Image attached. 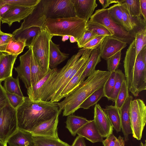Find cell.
<instances>
[{
    "label": "cell",
    "instance_id": "cell-30",
    "mask_svg": "<svg viewBox=\"0 0 146 146\" xmlns=\"http://www.w3.org/2000/svg\"><path fill=\"white\" fill-rule=\"evenodd\" d=\"M103 110L106 113L113 128L117 132L121 131L119 109L115 106H107Z\"/></svg>",
    "mask_w": 146,
    "mask_h": 146
},
{
    "label": "cell",
    "instance_id": "cell-57",
    "mask_svg": "<svg viewBox=\"0 0 146 146\" xmlns=\"http://www.w3.org/2000/svg\"><path fill=\"white\" fill-rule=\"evenodd\" d=\"M0 146H7V143L3 142L0 140Z\"/></svg>",
    "mask_w": 146,
    "mask_h": 146
},
{
    "label": "cell",
    "instance_id": "cell-22",
    "mask_svg": "<svg viewBox=\"0 0 146 146\" xmlns=\"http://www.w3.org/2000/svg\"><path fill=\"white\" fill-rule=\"evenodd\" d=\"M0 82L12 76L14 65L17 56L0 52Z\"/></svg>",
    "mask_w": 146,
    "mask_h": 146
},
{
    "label": "cell",
    "instance_id": "cell-9",
    "mask_svg": "<svg viewBox=\"0 0 146 146\" xmlns=\"http://www.w3.org/2000/svg\"><path fill=\"white\" fill-rule=\"evenodd\" d=\"M129 115L133 137L139 140L146 122V106L143 100L137 99L131 101Z\"/></svg>",
    "mask_w": 146,
    "mask_h": 146
},
{
    "label": "cell",
    "instance_id": "cell-28",
    "mask_svg": "<svg viewBox=\"0 0 146 146\" xmlns=\"http://www.w3.org/2000/svg\"><path fill=\"white\" fill-rule=\"evenodd\" d=\"M41 30V28L39 27H32L12 35L16 40L25 42L26 46L29 48L31 47L33 39L40 33Z\"/></svg>",
    "mask_w": 146,
    "mask_h": 146
},
{
    "label": "cell",
    "instance_id": "cell-55",
    "mask_svg": "<svg viewBox=\"0 0 146 146\" xmlns=\"http://www.w3.org/2000/svg\"><path fill=\"white\" fill-rule=\"evenodd\" d=\"M70 42L71 43H74L77 42V41L75 38L73 36H70L69 38Z\"/></svg>",
    "mask_w": 146,
    "mask_h": 146
},
{
    "label": "cell",
    "instance_id": "cell-42",
    "mask_svg": "<svg viewBox=\"0 0 146 146\" xmlns=\"http://www.w3.org/2000/svg\"><path fill=\"white\" fill-rule=\"evenodd\" d=\"M115 72H111L110 76L104 86V97L110 100L113 91L115 81Z\"/></svg>",
    "mask_w": 146,
    "mask_h": 146
},
{
    "label": "cell",
    "instance_id": "cell-45",
    "mask_svg": "<svg viewBox=\"0 0 146 146\" xmlns=\"http://www.w3.org/2000/svg\"><path fill=\"white\" fill-rule=\"evenodd\" d=\"M106 36L98 35L84 45L82 48L86 50L93 49L99 47Z\"/></svg>",
    "mask_w": 146,
    "mask_h": 146
},
{
    "label": "cell",
    "instance_id": "cell-24",
    "mask_svg": "<svg viewBox=\"0 0 146 146\" xmlns=\"http://www.w3.org/2000/svg\"><path fill=\"white\" fill-rule=\"evenodd\" d=\"M69 55L61 52L59 45L53 42L52 39L50 40L49 58L50 69L56 68L58 65L68 58Z\"/></svg>",
    "mask_w": 146,
    "mask_h": 146
},
{
    "label": "cell",
    "instance_id": "cell-27",
    "mask_svg": "<svg viewBox=\"0 0 146 146\" xmlns=\"http://www.w3.org/2000/svg\"><path fill=\"white\" fill-rule=\"evenodd\" d=\"M88 60L89 59L84 63L65 86L56 99L55 102H57L63 98L65 97L78 86V81L86 66Z\"/></svg>",
    "mask_w": 146,
    "mask_h": 146
},
{
    "label": "cell",
    "instance_id": "cell-2",
    "mask_svg": "<svg viewBox=\"0 0 146 146\" xmlns=\"http://www.w3.org/2000/svg\"><path fill=\"white\" fill-rule=\"evenodd\" d=\"M111 72L99 70H95L66 96L58 105L63 116L72 114L79 108L81 104L95 91L103 87Z\"/></svg>",
    "mask_w": 146,
    "mask_h": 146
},
{
    "label": "cell",
    "instance_id": "cell-59",
    "mask_svg": "<svg viewBox=\"0 0 146 146\" xmlns=\"http://www.w3.org/2000/svg\"><path fill=\"white\" fill-rule=\"evenodd\" d=\"M1 21V18H0V33H3V32L1 31V27H0Z\"/></svg>",
    "mask_w": 146,
    "mask_h": 146
},
{
    "label": "cell",
    "instance_id": "cell-12",
    "mask_svg": "<svg viewBox=\"0 0 146 146\" xmlns=\"http://www.w3.org/2000/svg\"><path fill=\"white\" fill-rule=\"evenodd\" d=\"M59 71L57 68L50 69L39 81L27 89L28 97L31 100H40L42 94L50 86Z\"/></svg>",
    "mask_w": 146,
    "mask_h": 146
},
{
    "label": "cell",
    "instance_id": "cell-16",
    "mask_svg": "<svg viewBox=\"0 0 146 146\" xmlns=\"http://www.w3.org/2000/svg\"><path fill=\"white\" fill-rule=\"evenodd\" d=\"M94 120L100 135L106 138L112 133L113 128L108 116L99 104H95Z\"/></svg>",
    "mask_w": 146,
    "mask_h": 146
},
{
    "label": "cell",
    "instance_id": "cell-4",
    "mask_svg": "<svg viewBox=\"0 0 146 146\" xmlns=\"http://www.w3.org/2000/svg\"><path fill=\"white\" fill-rule=\"evenodd\" d=\"M146 46V27L136 33L135 38L129 44L123 61L125 75L128 89L130 92L132 87L134 67L137 57Z\"/></svg>",
    "mask_w": 146,
    "mask_h": 146
},
{
    "label": "cell",
    "instance_id": "cell-39",
    "mask_svg": "<svg viewBox=\"0 0 146 146\" xmlns=\"http://www.w3.org/2000/svg\"><path fill=\"white\" fill-rule=\"evenodd\" d=\"M126 80L125 75L121 70L117 69L115 71V81L113 92L111 96L110 100L115 102L118 94L120 90L122 83Z\"/></svg>",
    "mask_w": 146,
    "mask_h": 146
},
{
    "label": "cell",
    "instance_id": "cell-44",
    "mask_svg": "<svg viewBox=\"0 0 146 146\" xmlns=\"http://www.w3.org/2000/svg\"><path fill=\"white\" fill-rule=\"evenodd\" d=\"M6 92L10 104L16 110L24 102L25 96L22 97L16 94Z\"/></svg>",
    "mask_w": 146,
    "mask_h": 146
},
{
    "label": "cell",
    "instance_id": "cell-32",
    "mask_svg": "<svg viewBox=\"0 0 146 146\" xmlns=\"http://www.w3.org/2000/svg\"><path fill=\"white\" fill-rule=\"evenodd\" d=\"M31 86H33L41 80L45 75L42 72L34 55L32 50L31 60Z\"/></svg>",
    "mask_w": 146,
    "mask_h": 146
},
{
    "label": "cell",
    "instance_id": "cell-36",
    "mask_svg": "<svg viewBox=\"0 0 146 146\" xmlns=\"http://www.w3.org/2000/svg\"><path fill=\"white\" fill-rule=\"evenodd\" d=\"M26 46L25 42L16 40L12 36L9 42L5 52L18 56L23 52Z\"/></svg>",
    "mask_w": 146,
    "mask_h": 146
},
{
    "label": "cell",
    "instance_id": "cell-33",
    "mask_svg": "<svg viewBox=\"0 0 146 146\" xmlns=\"http://www.w3.org/2000/svg\"><path fill=\"white\" fill-rule=\"evenodd\" d=\"M4 88L6 92L15 94L22 97L24 96L21 89L18 76L16 78L12 76L4 80Z\"/></svg>",
    "mask_w": 146,
    "mask_h": 146
},
{
    "label": "cell",
    "instance_id": "cell-8",
    "mask_svg": "<svg viewBox=\"0 0 146 146\" xmlns=\"http://www.w3.org/2000/svg\"><path fill=\"white\" fill-rule=\"evenodd\" d=\"M41 1L47 19L76 16L71 0H41Z\"/></svg>",
    "mask_w": 146,
    "mask_h": 146
},
{
    "label": "cell",
    "instance_id": "cell-10",
    "mask_svg": "<svg viewBox=\"0 0 146 146\" xmlns=\"http://www.w3.org/2000/svg\"><path fill=\"white\" fill-rule=\"evenodd\" d=\"M146 89V46L138 54L135 63L130 91L135 96Z\"/></svg>",
    "mask_w": 146,
    "mask_h": 146
},
{
    "label": "cell",
    "instance_id": "cell-38",
    "mask_svg": "<svg viewBox=\"0 0 146 146\" xmlns=\"http://www.w3.org/2000/svg\"><path fill=\"white\" fill-rule=\"evenodd\" d=\"M109 16L116 23L123 27V14L120 4H114L107 9Z\"/></svg>",
    "mask_w": 146,
    "mask_h": 146
},
{
    "label": "cell",
    "instance_id": "cell-46",
    "mask_svg": "<svg viewBox=\"0 0 146 146\" xmlns=\"http://www.w3.org/2000/svg\"><path fill=\"white\" fill-rule=\"evenodd\" d=\"M97 36L92 32L86 30L81 39L77 42L78 48H82L84 45Z\"/></svg>",
    "mask_w": 146,
    "mask_h": 146
},
{
    "label": "cell",
    "instance_id": "cell-18",
    "mask_svg": "<svg viewBox=\"0 0 146 146\" xmlns=\"http://www.w3.org/2000/svg\"><path fill=\"white\" fill-rule=\"evenodd\" d=\"M15 6L6 13L1 18L2 23L10 27L15 22L20 23L30 14L35 7Z\"/></svg>",
    "mask_w": 146,
    "mask_h": 146
},
{
    "label": "cell",
    "instance_id": "cell-19",
    "mask_svg": "<svg viewBox=\"0 0 146 146\" xmlns=\"http://www.w3.org/2000/svg\"><path fill=\"white\" fill-rule=\"evenodd\" d=\"M120 4L122 12L123 26L127 31L135 36L137 32L146 27V22L142 15L139 17L131 16L127 9Z\"/></svg>",
    "mask_w": 146,
    "mask_h": 146
},
{
    "label": "cell",
    "instance_id": "cell-34",
    "mask_svg": "<svg viewBox=\"0 0 146 146\" xmlns=\"http://www.w3.org/2000/svg\"><path fill=\"white\" fill-rule=\"evenodd\" d=\"M118 3L125 8L131 16L139 17L141 16L139 0H119Z\"/></svg>",
    "mask_w": 146,
    "mask_h": 146
},
{
    "label": "cell",
    "instance_id": "cell-47",
    "mask_svg": "<svg viewBox=\"0 0 146 146\" xmlns=\"http://www.w3.org/2000/svg\"><path fill=\"white\" fill-rule=\"evenodd\" d=\"M12 34L3 32L0 33V53L5 52L9 42L12 37Z\"/></svg>",
    "mask_w": 146,
    "mask_h": 146
},
{
    "label": "cell",
    "instance_id": "cell-1",
    "mask_svg": "<svg viewBox=\"0 0 146 146\" xmlns=\"http://www.w3.org/2000/svg\"><path fill=\"white\" fill-rule=\"evenodd\" d=\"M16 110L18 129L29 132L62 111L58 102L33 101L28 97H24V102Z\"/></svg>",
    "mask_w": 146,
    "mask_h": 146
},
{
    "label": "cell",
    "instance_id": "cell-25",
    "mask_svg": "<svg viewBox=\"0 0 146 146\" xmlns=\"http://www.w3.org/2000/svg\"><path fill=\"white\" fill-rule=\"evenodd\" d=\"M9 146H31L33 144V136L29 132L18 129L8 139Z\"/></svg>",
    "mask_w": 146,
    "mask_h": 146
},
{
    "label": "cell",
    "instance_id": "cell-43",
    "mask_svg": "<svg viewBox=\"0 0 146 146\" xmlns=\"http://www.w3.org/2000/svg\"><path fill=\"white\" fill-rule=\"evenodd\" d=\"M120 51L107 60V69L110 72H115L117 69L121 59Z\"/></svg>",
    "mask_w": 146,
    "mask_h": 146
},
{
    "label": "cell",
    "instance_id": "cell-7",
    "mask_svg": "<svg viewBox=\"0 0 146 146\" xmlns=\"http://www.w3.org/2000/svg\"><path fill=\"white\" fill-rule=\"evenodd\" d=\"M90 18L89 21L97 23L106 27L111 32L113 37L129 44L135 38V36L127 31L123 27L112 20L109 16L107 9L96 10Z\"/></svg>",
    "mask_w": 146,
    "mask_h": 146
},
{
    "label": "cell",
    "instance_id": "cell-29",
    "mask_svg": "<svg viewBox=\"0 0 146 146\" xmlns=\"http://www.w3.org/2000/svg\"><path fill=\"white\" fill-rule=\"evenodd\" d=\"M67 116L66 127L73 136L79 129L89 121L84 117L73 114Z\"/></svg>",
    "mask_w": 146,
    "mask_h": 146
},
{
    "label": "cell",
    "instance_id": "cell-48",
    "mask_svg": "<svg viewBox=\"0 0 146 146\" xmlns=\"http://www.w3.org/2000/svg\"><path fill=\"white\" fill-rule=\"evenodd\" d=\"M9 103L6 91L0 82V110Z\"/></svg>",
    "mask_w": 146,
    "mask_h": 146
},
{
    "label": "cell",
    "instance_id": "cell-31",
    "mask_svg": "<svg viewBox=\"0 0 146 146\" xmlns=\"http://www.w3.org/2000/svg\"><path fill=\"white\" fill-rule=\"evenodd\" d=\"M33 144L36 146H71L58 138L33 136Z\"/></svg>",
    "mask_w": 146,
    "mask_h": 146
},
{
    "label": "cell",
    "instance_id": "cell-14",
    "mask_svg": "<svg viewBox=\"0 0 146 146\" xmlns=\"http://www.w3.org/2000/svg\"><path fill=\"white\" fill-rule=\"evenodd\" d=\"M60 114L42 122L29 132L33 136L58 138L57 126Z\"/></svg>",
    "mask_w": 146,
    "mask_h": 146
},
{
    "label": "cell",
    "instance_id": "cell-50",
    "mask_svg": "<svg viewBox=\"0 0 146 146\" xmlns=\"http://www.w3.org/2000/svg\"><path fill=\"white\" fill-rule=\"evenodd\" d=\"M16 6L9 4H4L0 7V18H1L6 13Z\"/></svg>",
    "mask_w": 146,
    "mask_h": 146
},
{
    "label": "cell",
    "instance_id": "cell-11",
    "mask_svg": "<svg viewBox=\"0 0 146 146\" xmlns=\"http://www.w3.org/2000/svg\"><path fill=\"white\" fill-rule=\"evenodd\" d=\"M18 129L16 110L8 104L0 110V140L7 143L9 138Z\"/></svg>",
    "mask_w": 146,
    "mask_h": 146
},
{
    "label": "cell",
    "instance_id": "cell-3",
    "mask_svg": "<svg viewBox=\"0 0 146 146\" xmlns=\"http://www.w3.org/2000/svg\"><path fill=\"white\" fill-rule=\"evenodd\" d=\"M87 22L76 16L56 19H47L45 28L53 36L68 35L74 37L78 42L86 30Z\"/></svg>",
    "mask_w": 146,
    "mask_h": 146
},
{
    "label": "cell",
    "instance_id": "cell-61",
    "mask_svg": "<svg viewBox=\"0 0 146 146\" xmlns=\"http://www.w3.org/2000/svg\"></svg>",
    "mask_w": 146,
    "mask_h": 146
},
{
    "label": "cell",
    "instance_id": "cell-56",
    "mask_svg": "<svg viewBox=\"0 0 146 146\" xmlns=\"http://www.w3.org/2000/svg\"><path fill=\"white\" fill-rule=\"evenodd\" d=\"M69 38V36L68 35L64 36H62V40L63 42H65Z\"/></svg>",
    "mask_w": 146,
    "mask_h": 146
},
{
    "label": "cell",
    "instance_id": "cell-49",
    "mask_svg": "<svg viewBox=\"0 0 146 146\" xmlns=\"http://www.w3.org/2000/svg\"><path fill=\"white\" fill-rule=\"evenodd\" d=\"M117 140L116 137L111 133L107 136L102 142L104 146H115Z\"/></svg>",
    "mask_w": 146,
    "mask_h": 146
},
{
    "label": "cell",
    "instance_id": "cell-17",
    "mask_svg": "<svg viewBox=\"0 0 146 146\" xmlns=\"http://www.w3.org/2000/svg\"><path fill=\"white\" fill-rule=\"evenodd\" d=\"M32 54L31 47L19 57L20 64L15 68L18 76L24 83L27 89L31 86V60Z\"/></svg>",
    "mask_w": 146,
    "mask_h": 146
},
{
    "label": "cell",
    "instance_id": "cell-60",
    "mask_svg": "<svg viewBox=\"0 0 146 146\" xmlns=\"http://www.w3.org/2000/svg\"><path fill=\"white\" fill-rule=\"evenodd\" d=\"M31 146H35L34 145V144H33L32 145H31Z\"/></svg>",
    "mask_w": 146,
    "mask_h": 146
},
{
    "label": "cell",
    "instance_id": "cell-54",
    "mask_svg": "<svg viewBox=\"0 0 146 146\" xmlns=\"http://www.w3.org/2000/svg\"><path fill=\"white\" fill-rule=\"evenodd\" d=\"M125 143L123 138L119 135L117 138L115 146H124Z\"/></svg>",
    "mask_w": 146,
    "mask_h": 146
},
{
    "label": "cell",
    "instance_id": "cell-6",
    "mask_svg": "<svg viewBox=\"0 0 146 146\" xmlns=\"http://www.w3.org/2000/svg\"><path fill=\"white\" fill-rule=\"evenodd\" d=\"M52 37L45 28H42L31 45L34 55L44 75L50 69L49 63V43Z\"/></svg>",
    "mask_w": 146,
    "mask_h": 146
},
{
    "label": "cell",
    "instance_id": "cell-21",
    "mask_svg": "<svg viewBox=\"0 0 146 146\" xmlns=\"http://www.w3.org/2000/svg\"><path fill=\"white\" fill-rule=\"evenodd\" d=\"M133 97L129 96L119 109L121 129L124 136V140H129V135L132 134V130L129 115V107Z\"/></svg>",
    "mask_w": 146,
    "mask_h": 146
},
{
    "label": "cell",
    "instance_id": "cell-35",
    "mask_svg": "<svg viewBox=\"0 0 146 146\" xmlns=\"http://www.w3.org/2000/svg\"><path fill=\"white\" fill-rule=\"evenodd\" d=\"M103 87L95 91L88 97L80 105L79 108L88 109L97 104L102 97H104Z\"/></svg>",
    "mask_w": 146,
    "mask_h": 146
},
{
    "label": "cell",
    "instance_id": "cell-52",
    "mask_svg": "<svg viewBox=\"0 0 146 146\" xmlns=\"http://www.w3.org/2000/svg\"><path fill=\"white\" fill-rule=\"evenodd\" d=\"M141 14L146 22V0H139Z\"/></svg>",
    "mask_w": 146,
    "mask_h": 146
},
{
    "label": "cell",
    "instance_id": "cell-51",
    "mask_svg": "<svg viewBox=\"0 0 146 146\" xmlns=\"http://www.w3.org/2000/svg\"><path fill=\"white\" fill-rule=\"evenodd\" d=\"M71 146H86L84 138L78 135L75 139Z\"/></svg>",
    "mask_w": 146,
    "mask_h": 146
},
{
    "label": "cell",
    "instance_id": "cell-13",
    "mask_svg": "<svg viewBox=\"0 0 146 146\" xmlns=\"http://www.w3.org/2000/svg\"><path fill=\"white\" fill-rule=\"evenodd\" d=\"M47 19L43 11L41 0L35 7L32 12L25 18L20 27L12 33L15 34L25 29L32 27L45 28V22Z\"/></svg>",
    "mask_w": 146,
    "mask_h": 146
},
{
    "label": "cell",
    "instance_id": "cell-41",
    "mask_svg": "<svg viewBox=\"0 0 146 146\" xmlns=\"http://www.w3.org/2000/svg\"><path fill=\"white\" fill-rule=\"evenodd\" d=\"M41 0H0L1 4L2 6L9 4L16 6L32 7L36 6Z\"/></svg>",
    "mask_w": 146,
    "mask_h": 146
},
{
    "label": "cell",
    "instance_id": "cell-26",
    "mask_svg": "<svg viewBox=\"0 0 146 146\" xmlns=\"http://www.w3.org/2000/svg\"><path fill=\"white\" fill-rule=\"evenodd\" d=\"M101 57L99 48L92 50L86 66L78 81V85L84 80L86 78L95 72L96 66L101 61Z\"/></svg>",
    "mask_w": 146,
    "mask_h": 146
},
{
    "label": "cell",
    "instance_id": "cell-40",
    "mask_svg": "<svg viewBox=\"0 0 146 146\" xmlns=\"http://www.w3.org/2000/svg\"><path fill=\"white\" fill-rule=\"evenodd\" d=\"M128 91L126 80H125L122 83L115 102V106L119 109L120 108L127 98L129 96Z\"/></svg>",
    "mask_w": 146,
    "mask_h": 146
},
{
    "label": "cell",
    "instance_id": "cell-58",
    "mask_svg": "<svg viewBox=\"0 0 146 146\" xmlns=\"http://www.w3.org/2000/svg\"><path fill=\"white\" fill-rule=\"evenodd\" d=\"M146 144L145 143L144 144L143 143L141 142L140 143V146H146Z\"/></svg>",
    "mask_w": 146,
    "mask_h": 146
},
{
    "label": "cell",
    "instance_id": "cell-5",
    "mask_svg": "<svg viewBox=\"0 0 146 146\" xmlns=\"http://www.w3.org/2000/svg\"><path fill=\"white\" fill-rule=\"evenodd\" d=\"M86 50L84 48L80 50L68 60L64 67L59 70L42 101L55 102L64 84L70 75L74 64Z\"/></svg>",
    "mask_w": 146,
    "mask_h": 146
},
{
    "label": "cell",
    "instance_id": "cell-20",
    "mask_svg": "<svg viewBox=\"0 0 146 146\" xmlns=\"http://www.w3.org/2000/svg\"><path fill=\"white\" fill-rule=\"evenodd\" d=\"M76 16L88 22L98 5L96 0H71Z\"/></svg>",
    "mask_w": 146,
    "mask_h": 146
},
{
    "label": "cell",
    "instance_id": "cell-53",
    "mask_svg": "<svg viewBox=\"0 0 146 146\" xmlns=\"http://www.w3.org/2000/svg\"><path fill=\"white\" fill-rule=\"evenodd\" d=\"M99 1L102 6V8H106L113 3H118L119 0H99Z\"/></svg>",
    "mask_w": 146,
    "mask_h": 146
},
{
    "label": "cell",
    "instance_id": "cell-37",
    "mask_svg": "<svg viewBox=\"0 0 146 146\" xmlns=\"http://www.w3.org/2000/svg\"><path fill=\"white\" fill-rule=\"evenodd\" d=\"M86 30L92 32L98 35L112 36V34L104 26L96 22L89 21L86 25Z\"/></svg>",
    "mask_w": 146,
    "mask_h": 146
},
{
    "label": "cell",
    "instance_id": "cell-15",
    "mask_svg": "<svg viewBox=\"0 0 146 146\" xmlns=\"http://www.w3.org/2000/svg\"><path fill=\"white\" fill-rule=\"evenodd\" d=\"M127 43L112 36H107L99 47L101 57L105 60L125 48Z\"/></svg>",
    "mask_w": 146,
    "mask_h": 146
},
{
    "label": "cell",
    "instance_id": "cell-23",
    "mask_svg": "<svg viewBox=\"0 0 146 146\" xmlns=\"http://www.w3.org/2000/svg\"><path fill=\"white\" fill-rule=\"evenodd\" d=\"M76 134L85 138L92 143L102 142L104 138L99 133L94 120L89 121L79 129Z\"/></svg>",
    "mask_w": 146,
    "mask_h": 146
}]
</instances>
